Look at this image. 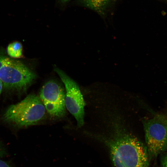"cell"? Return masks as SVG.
<instances>
[{
	"label": "cell",
	"instance_id": "obj_1",
	"mask_svg": "<svg viewBox=\"0 0 167 167\" xmlns=\"http://www.w3.org/2000/svg\"><path fill=\"white\" fill-rule=\"evenodd\" d=\"M108 146L115 167H148L149 156L147 146L135 136L119 133Z\"/></svg>",
	"mask_w": 167,
	"mask_h": 167
},
{
	"label": "cell",
	"instance_id": "obj_2",
	"mask_svg": "<svg viewBox=\"0 0 167 167\" xmlns=\"http://www.w3.org/2000/svg\"><path fill=\"white\" fill-rule=\"evenodd\" d=\"M45 110L39 97L29 95L18 103L10 106L2 118L6 122L18 128L26 127L43 119Z\"/></svg>",
	"mask_w": 167,
	"mask_h": 167
},
{
	"label": "cell",
	"instance_id": "obj_3",
	"mask_svg": "<svg viewBox=\"0 0 167 167\" xmlns=\"http://www.w3.org/2000/svg\"><path fill=\"white\" fill-rule=\"evenodd\" d=\"M35 76L34 73L21 62L0 54V79L6 90L24 91Z\"/></svg>",
	"mask_w": 167,
	"mask_h": 167
},
{
	"label": "cell",
	"instance_id": "obj_4",
	"mask_svg": "<svg viewBox=\"0 0 167 167\" xmlns=\"http://www.w3.org/2000/svg\"><path fill=\"white\" fill-rule=\"evenodd\" d=\"M143 125L149 156L156 157L167 148V117L157 115Z\"/></svg>",
	"mask_w": 167,
	"mask_h": 167
},
{
	"label": "cell",
	"instance_id": "obj_5",
	"mask_svg": "<svg viewBox=\"0 0 167 167\" xmlns=\"http://www.w3.org/2000/svg\"><path fill=\"white\" fill-rule=\"evenodd\" d=\"M55 70L65 88L66 108L76 119L78 127H81L84 124L85 103L79 87L75 81L62 71L58 68Z\"/></svg>",
	"mask_w": 167,
	"mask_h": 167
},
{
	"label": "cell",
	"instance_id": "obj_6",
	"mask_svg": "<svg viewBox=\"0 0 167 167\" xmlns=\"http://www.w3.org/2000/svg\"><path fill=\"white\" fill-rule=\"evenodd\" d=\"M39 97L51 116L59 118L65 116V92L58 83L51 80L45 83L41 89Z\"/></svg>",
	"mask_w": 167,
	"mask_h": 167
},
{
	"label": "cell",
	"instance_id": "obj_7",
	"mask_svg": "<svg viewBox=\"0 0 167 167\" xmlns=\"http://www.w3.org/2000/svg\"><path fill=\"white\" fill-rule=\"evenodd\" d=\"M115 0H77L78 5L94 11L102 17H105L108 9Z\"/></svg>",
	"mask_w": 167,
	"mask_h": 167
},
{
	"label": "cell",
	"instance_id": "obj_8",
	"mask_svg": "<svg viewBox=\"0 0 167 167\" xmlns=\"http://www.w3.org/2000/svg\"><path fill=\"white\" fill-rule=\"evenodd\" d=\"M22 45L19 42H14L10 44L7 48V52L10 57L14 58H21L22 55Z\"/></svg>",
	"mask_w": 167,
	"mask_h": 167
},
{
	"label": "cell",
	"instance_id": "obj_9",
	"mask_svg": "<svg viewBox=\"0 0 167 167\" xmlns=\"http://www.w3.org/2000/svg\"><path fill=\"white\" fill-rule=\"evenodd\" d=\"M160 167H167V153L161 158Z\"/></svg>",
	"mask_w": 167,
	"mask_h": 167
},
{
	"label": "cell",
	"instance_id": "obj_10",
	"mask_svg": "<svg viewBox=\"0 0 167 167\" xmlns=\"http://www.w3.org/2000/svg\"><path fill=\"white\" fill-rule=\"evenodd\" d=\"M6 153L5 149L0 141V157H3L6 155Z\"/></svg>",
	"mask_w": 167,
	"mask_h": 167
},
{
	"label": "cell",
	"instance_id": "obj_11",
	"mask_svg": "<svg viewBox=\"0 0 167 167\" xmlns=\"http://www.w3.org/2000/svg\"><path fill=\"white\" fill-rule=\"evenodd\" d=\"M0 167H11V166L6 161L0 159Z\"/></svg>",
	"mask_w": 167,
	"mask_h": 167
},
{
	"label": "cell",
	"instance_id": "obj_12",
	"mask_svg": "<svg viewBox=\"0 0 167 167\" xmlns=\"http://www.w3.org/2000/svg\"><path fill=\"white\" fill-rule=\"evenodd\" d=\"M71 0H58V2L62 5H65Z\"/></svg>",
	"mask_w": 167,
	"mask_h": 167
},
{
	"label": "cell",
	"instance_id": "obj_13",
	"mask_svg": "<svg viewBox=\"0 0 167 167\" xmlns=\"http://www.w3.org/2000/svg\"><path fill=\"white\" fill-rule=\"evenodd\" d=\"M3 88V84L2 82L0 79V96L2 93V92Z\"/></svg>",
	"mask_w": 167,
	"mask_h": 167
}]
</instances>
